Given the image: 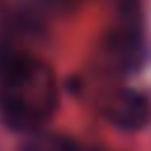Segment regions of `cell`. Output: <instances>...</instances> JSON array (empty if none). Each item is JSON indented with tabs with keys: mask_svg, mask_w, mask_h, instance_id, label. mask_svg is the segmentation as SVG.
Instances as JSON below:
<instances>
[{
	"mask_svg": "<svg viewBox=\"0 0 151 151\" xmlns=\"http://www.w3.org/2000/svg\"><path fill=\"white\" fill-rule=\"evenodd\" d=\"M118 28L111 47L125 68H137L144 61L142 42V0H118Z\"/></svg>",
	"mask_w": 151,
	"mask_h": 151,
	"instance_id": "cell-2",
	"label": "cell"
},
{
	"mask_svg": "<svg viewBox=\"0 0 151 151\" xmlns=\"http://www.w3.org/2000/svg\"><path fill=\"white\" fill-rule=\"evenodd\" d=\"M19 151H78V144L66 134H33Z\"/></svg>",
	"mask_w": 151,
	"mask_h": 151,
	"instance_id": "cell-4",
	"label": "cell"
},
{
	"mask_svg": "<svg viewBox=\"0 0 151 151\" xmlns=\"http://www.w3.org/2000/svg\"><path fill=\"white\" fill-rule=\"evenodd\" d=\"M57 109V85L47 66L28 54L0 52V120L17 132H35Z\"/></svg>",
	"mask_w": 151,
	"mask_h": 151,
	"instance_id": "cell-1",
	"label": "cell"
},
{
	"mask_svg": "<svg viewBox=\"0 0 151 151\" xmlns=\"http://www.w3.org/2000/svg\"><path fill=\"white\" fill-rule=\"evenodd\" d=\"M111 123L125 132H134L149 125L151 120V104L144 94L134 92V90H125L120 92V97L116 99L113 109H111Z\"/></svg>",
	"mask_w": 151,
	"mask_h": 151,
	"instance_id": "cell-3",
	"label": "cell"
}]
</instances>
